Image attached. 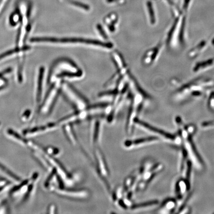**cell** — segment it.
<instances>
[{
	"mask_svg": "<svg viewBox=\"0 0 214 214\" xmlns=\"http://www.w3.org/2000/svg\"><path fill=\"white\" fill-rule=\"evenodd\" d=\"M62 127L64 129V133L68 141L73 145H77L78 144V139L73 128V124H66Z\"/></svg>",
	"mask_w": 214,
	"mask_h": 214,
	"instance_id": "cell-24",
	"label": "cell"
},
{
	"mask_svg": "<svg viewBox=\"0 0 214 214\" xmlns=\"http://www.w3.org/2000/svg\"><path fill=\"white\" fill-rule=\"evenodd\" d=\"M31 44L39 45H65L69 44H82L94 45L106 48L107 43L90 39L77 38H58L54 37H33L29 39Z\"/></svg>",
	"mask_w": 214,
	"mask_h": 214,
	"instance_id": "cell-5",
	"label": "cell"
},
{
	"mask_svg": "<svg viewBox=\"0 0 214 214\" xmlns=\"http://www.w3.org/2000/svg\"><path fill=\"white\" fill-rule=\"evenodd\" d=\"M191 189V183L183 178H179L174 184V195L178 204V209L185 204Z\"/></svg>",
	"mask_w": 214,
	"mask_h": 214,
	"instance_id": "cell-10",
	"label": "cell"
},
{
	"mask_svg": "<svg viewBox=\"0 0 214 214\" xmlns=\"http://www.w3.org/2000/svg\"><path fill=\"white\" fill-rule=\"evenodd\" d=\"M102 135V123L100 120H93L90 126V141L93 146H98Z\"/></svg>",
	"mask_w": 214,
	"mask_h": 214,
	"instance_id": "cell-19",
	"label": "cell"
},
{
	"mask_svg": "<svg viewBox=\"0 0 214 214\" xmlns=\"http://www.w3.org/2000/svg\"><path fill=\"white\" fill-rule=\"evenodd\" d=\"M53 191L59 195L74 199H85L89 197L90 192L86 189H69L65 188H55Z\"/></svg>",
	"mask_w": 214,
	"mask_h": 214,
	"instance_id": "cell-14",
	"label": "cell"
},
{
	"mask_svg": "<svg viewBox=\"0 0 214 214\" xmlns=\"http://www.w3.org/2000/svg\"><path fill=\"white\" fill-rule=\"evenodd\" d=\"M32 51L31 47L28 45L27 47L20 49L15 47L0 54V65L15 58H21L26 56L27 53Z\"/></svg>",
	"mask_w": 214,
	"mask_h": 214,
	"instance_id": "cell-16",
	"label": "cell"
},
{
	"mask_svg": "<svg viewBox=\"0 0 214 214\" xmlns=\"http://www.w3.org/2000/svg\"><path fill=\"white\" fill-rule=\"evenodd\" d=\"M214 89V79L198 78L178 88L172 94L171 100L175 104H184L208 96Z\"/></svg>",
	"mask_w": 214,
	"mask_h": 214,
	"instance_id": "cell-1",
	"label": "cell"
},
{
	"mask_svg": "<svg viewBox=\"0 0 214 214\" xmlns=\"http://www.w3.org/2000/svg\"><path fill=\"white\" fill-rule=\"evenodd\" d=\"M179 171L182 178L191 183L192 169L193 165L185 151L181 148L179 157Z\"/></svg>",
	"mask_w": 214,
	"mask_h": 214,
	"instance_id": "cell-15",
	"label": "cell"
},
{
	"mask_svg": "<svg viewBox=\"0 0 214 214\" xmlns=\"http://www.w3.org/2000/svg\"><path fill=\"white\" fill-rule=\"evenodd\" d=\"M57 209L56 206L54 204H52L48 208L47 213L49 214H55L57 213Z\"/></svg>",
	"mask_w": 214,
	"mask_h": 214,
	"instance_id": "cell-36",
	"label": "cell"
},
{
	"mask_svg": "<svg viewBox=\"0 0 214 214\" xmlns=\"http://www.w3.org/2000/svg\"><path fill=\"white\" fill-rule=\"evenodd\" d=\"M135 127L150 134L151 136L158 137L162 141L179 147L182 146V140L178 134L174 135L168 132H165L164 130L148 124V123L139 120L138 119L135 120Z\"/></svg>",
	"mask_w": 214,
	"mask_h": 214,
	"instance_id": "cell-7",
	"label": "cell"
},
{
	"mask_svg": "<svg viewBox=\"0 0 214 214\" xmlns=\"http://www.w3.org/2000/svg\"><path fill=\"white\" fill-rule=\"evenodd\" d=\"M11 71L10 69L5 71V72L0 73V91L4 90L8 86V80L5 78V75L6 73H9Z\"/></svg>",
	"mask_w": 214,
	"mask_h": 214,
	"instance_id": "cell-28",
	"label": "cell"
},
{
	"mask_svg": "<svg viewBox=\"0 0 214 214\" xmlns=\"http://www.w3.org/2000/svg\"><path fill=\"white\" fill-rule=\"evenodd\" d=\"M1 123L0 122V126H1Z\"/></svg>",
	"mask_w": 214,
	"mask_h": 214,
	"instance_id": "cell-37",
	"label": "cell"
},
{
	"mask_svg": "<svg viewBox=\"0 0 214 214\" xmlns=\"http://www.w3.org/2000/svg\"><path fill=\"white\" fill-rule=\"evenodd\" d=\"M147 8H148L150 23L152 25H155L156 23V18L155 14L154 13L152 4L151 2L149 1L147 2Z\"/></svg>",
	"mask_w": 214,
	"mask_h": 214,
	"instance_id": "cell-27",
	"label": "cell"
},
{
	"mask_svg": "<svg viewBox=\"0 0 214 214\" xmlns=\"http://www.w3.org/2000/svg\"><path fill=\"white\" fill-rule=\"evenodd\" d=\"M21 21V16L19 10L18 11H15L11 14L10 17L9 18V24L13 27H15L19 25Z\"/></svg>",
	"mask_w": 214,
	"mask_h": 214,
	"instance_id": "cell-25",
	"label": "cell"
},
{
	"mask_svg": "<svg viewBox=\"0 0 214 214\" xmlns=\"http://www.w3.org/2000/svg\"><path fill=\"white\" fill-rule=\"evenodd\" d=\"M164 46V44L160 42L155 47L149 49L146 52L143 58V63L148 65L154 64L159 58Z\"/></svg>",
	"mask_w": 214,
	"mask_h": 214,
	"instance_id": "cell-18",
	"label": "cell"
},
{
	"mask_svg": "<svg viewBox=\"0 0 214 214\" xmlns=\"http://www.w3.org/2000/svg\"><path fill=\"white\" fill-rule=\"evenodd\" d=\"M46 78V69L45 66L41 65L38 68L34 79V100L37 104H40L44 97V87Z\"/></svg>",
	"mask_w": 214,
	"mask_h": 214,
	"instance_id": "cell-11",
	"label": "cell"
},
{
	"mask_svg": "<svg viewBox=\"0 0 214 214\" xmlns=\"http://www.w3.org/2000/svg\"><path fill=\"white\" fill-rule=\"evenodd\" d=\"M94 155L98 174L103 182L105 183V185H108L106 182L110 175L109 168L104 154L98 146L94 147Z\"/></svg>",
	"mask_w": 214,
	"mask_h": 214,
	"instance_id": "cell-12",
	"label": "cell"
},
{
	"mask_svg": "<svg viewBox=\"0 0 214 214\" xmlns=\"http://www.w3.org/2000/svg\"><path fill=\"white\" fill-rule=\"evenodd\" d=\"M0 170L3 173H5L6 175H8L10 178H11V179H13L14 181L15 182H20V178L16 175L15 173L11 172L10 170L6 168L5 166L3 164H2L0 162Z\"/></svg>",
	"mask_w": 214,
	"mask_h": 214,
	"instance_id": "cell-26",
	"label": "cell"
},
{
	"mask_svg": "<svg viewBox=\"0 0 214 214\" xmlns=\"http://www.w3.org/2000/svg\"><path fill=\"white\" fill-rule=\"evenodd\" d=\"M178 204L175 198L166 199L159 206L157 207L156 213L160 214H170L176 213Z\"/></svg>",
	"mask_w": 214,
	"mask_h": 214,
	"instance_id": "cell-17",
	"label": "cell"
},
{
	"mask_svg": "<svg viewBox=\"0 0 214 214\" xmlns=\"http://www.w3.org/2000/svg\"><path fill=\"white\" fill-rule=\"evenodd\" d=\"M161 141V140L158 137L150 136L134 140H127L124 143L123 146L127 150H134L152 145Z\"/></svg>",
	"mask_w": 214,
	"mask_h": 214,
	"instance_id": "cell-13",
	"label": "cell"
},
{
	"mask_svg": "<svg viewBox=\"0 0 214 214\" xmlns=\"http://www.w3.org/2000/svg\"><path fill=\"white\" fill-rule=\"evenodd\" d=\"M9 0H0V16L3 13Z\"/></svg>",
	"mask_w": 214,
	"mask_h": 214,
	"instance_id": "cell-35",
	"label": "cell"
},
{
	"mask_svg": "<svg viewBox=\"0 0 214 214\" xmlns=\"http://www.w3.org/2000/svg\"><path fill=\"white\" fill-rule=\"evenodd\" d=\"M190 211L191 209L190 207L188 206L185 205V204H184V205H183L178 209L175 213L182 214H189L190 213Z\"/></svg>",
	"mask_w": 214,
	"mask_h": 214,
	"instance_id": "cell-31",
	"label": "cell"
},
{
	"mask_svg": "<svg viewBox=\"0 0 214 214\" xmlns=\"http://www.w3.org/2000/svg\"><path fill=\"white\" fill-rule=\"evenodd\" d=\"M164 169V166L162 163H155L150 159L144 161L138 172L139 176L138 190H145L152 180Z\"/></svg>",
	"mask_w": 214,
	"mask_h": 214,
	"instance_id": "cell-6",
	"label": "cell"
},
{
	"mask_svg": "<svg viewBox=\"0 0 214 214\" xmlns=\"http://www.w3.org/2000/svg\"><path fill=\"white\" fill-rule=\"evenodd\" d=\"M63 79H58L50 84L51 87L44 95L40 107L38 110L39 114L46 115L51 112L58 99V96L61 93Z\"/></svg>",
	"mask_w": 214,
	"mask_h": 214,
	"instance_id": "cell-8",
	"label": "cell"
},
{
	"mask_svg": "<svg viewBox=\"0 0 214 214\" xmlns=\"http://www.w3.org/2000/svg\"><path fill=\"white\" fill-rule=\"evenodd\" d=\"M70 3L73 4V5L82 8V9H83L84 10H90V7H89V6L87 5L86 4H83V3H81V2L71 1H70Z\"/></svg>",
	"mask_w": 214,
	"mask_h": 214,
	"instance_id": "cell-32",
	"label": "cell"
},
{
	"mask_svg": "<svg viewBox=\"0 0 214 214\" xmlns=\"http://www.w3.org/2000/svg\"><path fill=\"white\" fill-rule=\"evenodd\" d=\"M214 67V58H210L196 63L192 68V71L195 73H201Z\"/></svg>",
	"mask_w": 214,
	"mask_h": 214,
	"instance_id": "cell-22",
	"label": "cell"
},
{
	"mask_svg": "<svg viewBox=\"0 0 214 214\" xmlns=\"http://www.w3.org/2000/svg\"><path fill=\"white\" fill-rule=\"evenodd\" d=\"M60 125L58 124L57 122L56 123H49L46 125H42L40 127H35V128H30V129H27L24 132V134L25 135H37V134H41L42 133L47 132L48 131H51V130H55L57 129Z\"/></svg>",
	"mask_w": 214,
	"mask_h": 214,
	"instance_id": "cell-20",
	"label": "cell"
},
{
	"mask_svg": "<svg viewBox=\"0 0 214 214\" xmlns=\"http://www.w3.org/2000/svg\"><path fill=\"white\" fill-rule=\"evenodd\" d=\"M159 201L153 200L138 204H132L129 209L130 211L135 212L145 211L157 207L159 206Z\"/></svg>",
	"mask_w": 214,
	"mask_h": 214,
	"instance_id": "cell-23",
	"label": "cell"
},
{
	"mask_svg": "<svg viewBox=\"0 0 214 214\" xmlns=\"http://www.w3.org/2000/svg\"><path fill=\"white\" fill-rule=\"evenodd\" d=\"M31 111L30 110H27L25 111L23 113V115H21V119L23 122H25L26 120H28L30 117V115H31Z\"/></svg>",
	"mask_w": 214,
	"mask_h": 214,
	"instance_id": "cell-34",
	"label": "cell"
},
{
	"mask_svg": "<svg viewBox=\"0 0 214 214\" xmlns=\"http://www.w3.org/2000/svg\"><path fill=\"white\" fill-rule=\"evenodd\" d=\"M207 106L209 110L214 113V89L208 94Z\"/></svg>",
	"mask_w": 214,
	"mask_h": 214,
	"instance_id": "cell-29",
	"label": "cell"
},
{
	"mask_svg": "<svg viewBox=\"0 0 214 214\" xmlns=\"http://www.w3.org/2000/svg\"><path fill=\"white\" fill-rule=\"evenodd\" d=\"M82 75L76 64L67 58L57 59L52 65L47 77V83L51 84L58 79L75 78Z\"/></svg>",
	"mask_w": 214,
	"mask_h": 214,
	"instance_id": "cell-3",
	"label": "cell"
},
{
	"mask_svg": "<svg viewBox=\"0 0 214 214\" xmlns=\"http://www.w3.org/2000/svg\"><path fill=\"white\" fill-rule=\"evenodd\" d=\"M209 42L206 40H202L188 52L187 57L190 60L196 59L201 55L208 47Z\"/></svg>",
	"mask_w": 214,
	"mask_h": 214,
	"instance_id": "cell-21",
	"label": "cell"
},
{
	"mask_svg": "<svg viewBox=\"0 0 214 214\" xmlns=\"http://www.w3.org/2000/svg\"><path fill=\"white\" fill-rule=\"evenodd\" d=\"M46 150L48 154L53 156L54 155H57L60 153V150L59 149L53 147H48L46 149Z\"/></svg>",
	"mask_w": 214,
	"mask_h": 214,
	"instance_id": "cell-33",
	"label": "cell"
},
{
	"mask_svg": "<svg viewBox=\"0 0 214 214\" xmlns=\"http://www.w3.org/2000/svg\"><path fill=\"white\" fill-rule=\"evenodd\" d=\"M187 13L180 11L166 34L165 44L168 49L183 47L187 39Z\"/></svg>",
	"mask_w": 214,
	"mask_h": 214,
	"instance_id": "cell-4",
	"label": "cell"
},
{
	"mask_svg": "<svg viewBox=\"0 0 214 214\" xmlns=\"http://www.w3.org/2000/svg\"><path fill=\"white\" fill-rule=\"evenodd\" d=\"M174 123L178 130V134L182 140V146L191 162L193 167L198 170L204 169V163L199 155L193 142V136L189 134L185 128V124L181 116L177 115L174 119Z\"/></svg>",
	"mask_w": 214,
	"mask_h": 214,
	"instance_id": "cell-2",
	"label": "cell"
},
{
	"mask_svg": "<svg viewBox=\"0 0 214 214\" xmlns=\"http://www.w3.org/2000/svg\"><path fill=\"white\" fill-rule=\"evenodd\" d=\"M185 128L188 133L190 135L194 136L196 132V128L195 126L193 124H189L187 125L185 124Z\"/></svg>",
	"mask_w": 214,
	"mask_h": 214,
	"instance_id": "cell-30",
	"label": "cell"
},
{
	"mask_svg": "<svg viewBox=\"0 0 214 214\" xmlns=\"http://www.w3.org/2000/svg\"><path fill=\"white\" fill-rule=\"evenodd\" d=\"M61 93L77 111L83 110L88 106L86 99L67 83H62Z\"/></svg>",
	"mask_w": 214,
	"mask_h": 214,
	"instance_id": "cell-9",
	"label": "cell"
}]
</instances>
